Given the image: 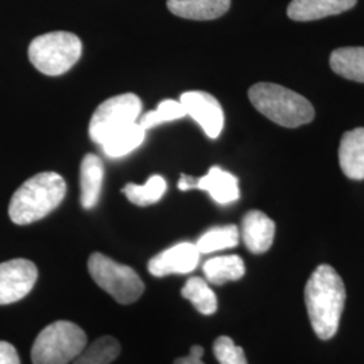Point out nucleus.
Instances as JSON below:
<instances>
[{
    "label": "nucleus",
    "mask_w": 364,
    "mask_h": 364,
    "mask_svg": "<svg viewBox=\"0 0 364 364\" xmlns=\"http://www.w3.org/2000/svg\"><path fill=\"white\" fill-rule=\"evenodd\" d=\"M239 230L236 225H224L210 228L203 235L196 246L200 254H210L227 248H234L239 243Z\"/></svg>",
    "instance_id": "nucleus-23"
},
{
    "label": "nucleus",
    "mask_w": 364,
    "mask_h": 364,
    "mask_svg": "<svg viewBox=\"0 0 364 364\" xmlns=\"http://www.w3.org/2000/svg\"><path fill=\"white\" fill-rule=\"evenodd\" d=\"M168 189V183L162 176H151L144 185L127 183L123 188V193L130 203L138 207H147L158 203Z\"/></svg>",
    "instance_id": "nucleus-21"
},
{
    "label": "nucleus",
    "mask_w": 364,
    "mask_h": 364,
    "mask_svg": "<svg viewBox=\"0 0 364 364\" xmlns=\"http://www.w3.org/2000/svg\"><path fill=\"white\" fill-rule=\"evenodd\" d=\"M331 68L341 77L364 82V48H340L331 54Z\"/></svg>",
    "instance_id": "nucleus-18"
},
{
    "label": "nucleus",
    "mask_w": 364,
    "mask_h": 364,
    "mask_svg": "<svg viewBox=\"0 0 364 364\" xmlns=\"http://www.w3.org/2000/svg\"><path fill=\"white\" fill-rule=\"evenodd\" d=\"M195 189L207 192L220 205L235 203L240 197L237 178L218 166L210 168L204 177L196 178Z\"/></svg>",
    "instance_id": "nucleus-14"
},
{
    "label": "nucleus",
    "mask_w": 364,
    "mask_h": 364,
    "mask_svg": "<svg viewBox=\"0 0 364 364\" xmlns=\"http://www.w3.org/2000/svg\"><path fill=\"white\" fill-rule=\"evenodd\" d=\"M38 278L37 266L27 259L0 263V305H9L26 297Z\"/></svg>",
    "instance_id": "nucleus-8"
},
{
    "label": "nucleus",
    "mask_w": 364,
    "mask_h": 364,
    "mask_svg": "<svg viewBox=\"0 0 364 364\" xmlns=\"http://www.w3.org/2000/svg\"><path fill=\"white\" fill-rule=\"evenodd\" d=\"M142 102L134 93L117 95L99 105L90 122V136L99 146L138 122Z\"/></svg>",
    "instance_id": "nucleus-7"
},
{
    "label": "nucleus",
    "mask_w": 364,
    "mask_h": 364,
    "mask_svg": "<svg viewBox=\"0 0 364 364\" xmlns=\"http://www.w3.org/2000/svg\"><path fill=\"white\" fill-rule=\"evenodd\" d=\"M82 54V43L76 34L53 31L31 41L28 58L46 76H60L70 70Z\"/></svg>",
    "instance_id": "nucleus-4"
},
{
    "label": "nucleus",
    "mask_w": 364,
    "mask_h": 364,
    "mask_svg": "<svg viewBox=\"0 0 364 364\" xmlns=\"http://www.w3.org/2000/svg\"><path fill=\"white\" fill-rule=\"evenodd\" d=\"M213 353L220 364H248L246 353L228 336H220L213 343Z\"/></svg>",
    "instance_id": "nucleus-25"
},
{
    "label": "nucleus",
    "mask_w": 364,
    "mask_h": 364,
    "mask_svg": "<svg viewBox=\"0 0 364 364\" xmlns=\"http://www.w3.org/2000/svg\"><path fill=\"white\" fill-rule=\"evenodd\" d=\"M200 255L196 245L182 242L149 260V272L154 277L192 273L200 262Z\"/></svg>",
    "instance_id": "nucleus-10"
},
{
    "label": "nucleus",
    "mask_w": 364,
    "mask_h": 364,
    "mask_svg": "<svg viewBox=\"0 0 364 364\" xmlns=\"http://www.w3.org/2000/svg\"><path fill=\"white\" fill-rule=\"evenodd\" d=\"M185 114L195 120L209 138L216 139L224 127V111L219 100L207 92L191 91L180 97Z\"/></svg>",
    "instance_id": "nucleus-9"
},
{
    "label": "nucleus",
    "mask_w": 364,
    "mask_h": 364,
    "mask_svg": "<svg viewBox=\"0 0 364 364\" xmlns=\"http://www.w3.org/2000/svg\"><path fill=\"white\" fill-rule=\"evenodd\" d=\"M87 347L85 332L70 321H55L41 331L31 348L33 364H70Z\"/></svg>",
    "instance_id": "nucleus-5"
},
{
    "label": "nucleus",
    "mask_w": 364,
    "mask_h": 364,
    "mask_svg": "<svg viewBox=\"0 0 364 364\" xmlns=\"http://www.w3.org/2000/svg\"><path fill=\"white\" fill-rule=\"evenodd\" d=\"M341 171L351 180H364V129L347 131L338 147Z\"/></svg>",
    "instance_id": "nucleus-13"
},
{
    "label": "nucleus",
    "mask_w": 364,
    "mask_h": 364,
    "mask_svg": "<svg viewBox=\"0 0 364 364\" xmlns=\"http://www.w3.org/2000/svg\"><path fill=\"white\" fill-rule=\"evenodd\" d=\"M146 138V131L142 126L136 122L126 130L120 131L107 139L105 144H102V149L109 158H120L127 156L135 149H138L144 144Z\"/></svg>",
    "instance_id": "nucleus-20"
},
{
    "label": "nucleus",
    "mask_w": 364,
    "mask_h": 364,
    "mask_svg": "<svg viewBox=\"0 0 364 364\" xmlns=\"http://www.w3.org/2000/svg\"><path fill=\"white\" fill-rule=\"evenodd\" d=\"M183 117H186V114H185V109L181 103L177 100L168 99V100L161 102L154 111H149L147 114H144L138 123L142 126L144 131H147L161 123L173 122V120H177Z\"/></svg>",
    "instance_id": "nucleus-24"
},
{
    "label": "nucleus",
    "mask_w": 364,
    "mask_h": 364,
    "mask_svg": "<svg viewBox=\"0 0 364 364\" xmlns=\"http://www.w3.org/2000/svg\"><path fill=\"white\" fill-rule=\"evenodd\" d=\"M120 353V343L112 336H103L87 346L73 364H111Z\"/></svg>",
    "instance_id": "nucleus-22"
},
{
    "label": "nucleus",
    "mask_w": 364,
    "mask_h": 364,
    "mask_svg": "<svg viewBox=\"0 0 364 364\" xmlns=\"http://www.w3.org/2000/svg\"><path fill=\"white\" fill-rule=\"evenodd\" d=\"M105 181V164L95 154L84 156L80 166L81 205L85 209L95 208L100 200Z\"/></svg>",
    "instance_id": "nucleus-15"
},
{
    "label": "nucleus",
    "mask_w": 364,
    "mask_h": 364,
    "mask_svg": "<svg viewBox=\"0 0 364 364\" xmlns=\"http://www.w3.org/2000/svg\"><path fill=\"white\" fill-rule=\"evenodd\" d=\"M196 178L195 177H191V176H186V174H182L181 180L178 182V188L181 191H189V189H195Z\"/></svg>",
    "instance_id": "nucleus-28"
},
{
    "label": "nucleus",
    "mask_w": 364,
    "mask_h": 364,
    "mask_svg": "<svg viewBox=\"0 0 364 364\" xmlns=\"http://www.w3.org/2000/svg\"><path fill=\"white\" fill-rule=\"evenodd\" d=\"M305 304L316 335L321 340L333 338L346 304V287L332 266L321 264L313 272L305 287Z\"/></svg>",
    "instance_id": "nucleus-1"
},
{
    "label": "nucleus",
    "mask_w": 364,
    "mask_h": 364,
    "mask_svg": "<svg viewBox=\"0 0 364 364\" xmlns=\"http://www.w3.org/2000/svg\"><path fill=\"white\" fill-rule=\"evenodd\" d=\"M248 99L262 115L282 127L296 129L314 119L308 99L278 84L258 82L250 88Z\"/></svg>",
    "instance_id": "nucleus-3"
},
{
    "label": "nucleus",
    "mask_w": 364,
    "mask_h": 364,
    "mask_svg": "<svg viewBox=\"0 0 364 364\" xmlns=\"http://www.w3.org/2000/svg\"><path fill=\"white\" fill-rule=\"evenodd\" d=\"M0 364H21L15 347L7 341H0Z\"/></svg>",
    "instance_id": "nucleus-26"
},
{
    "label": "nucleus",
    "mask_w": 364,
    "mask_h": 364,
    "mask_svg": "<svg viewBox=\"0 0 364 364\" xmlns=\"http://www.w3.org/2000/svg\"><path fill=\"white\" fill-rule=\"evenodd\" d=\"M183 299L193 304L197 312L210 316L218 309V299L208 285V281L200 277H192L186 281L181 290Z\"/></svg>",
    "instance_id": "nucleus-19"
},
{
    "label": "nucleus",
    "mask_w": 364,
    "mask_h": 364,
    "mask_svg": "<svg viewBox=\"0 0 364 364\" xmlns=\"http://www.w3.org/2000/svg\"><path fill=\"white\" fill-rule=\"evenodd\" d=\"M92 279L119 304L130 305L144 294L141 277L130 266L120 264L105 254L95 252L88 260Z\"/></svg>",
    "instance_id": "nucleus-6"
},
{
    "label": "nucleus",
    "mask_w": 364,
    "mask_h": 364,
    "mask_svg": "<svg viewBox=\"0 0 364 364\" xmlns=\"http://www.w3.org/2000/svg\"><path fill=\"white\" fill-rule=\"evenodd\" d=\"M203 272L208 284L220 287L227 282L239 281L246 274V266L237 255H224L207 260Z\"/></svg>",
    "instance_id": "nucleus-17"
},
{
    "label": "nucleus",
    "mask_w": 364,
    "mask_h": 364,
    "mask_svg": "<svg viewBox=\"0 0 364 364\" xmlns=\"http://www.w3.org/2000/svg\"><path fill=\"white\" fill-rule=\"evenodd\" d=\"M274 221L260 210H250L242 221V237L252 254H263L273 246Z\"/></svg>",
    "instance_id": "nucleus-11"
},
{
    "label": "nucleus",
    "mask_w": 364,
    "mask_h": 364,
    "mask_svg": "<svg viewBox=\"0 0 364 364\" xmlns=\"http://www.w3.org/2000/svg\"><path fill=\"white\" fill-rule=\"evenodd\" d=\"M203 355H204V348L201 346H193L188 356L176 359L173 364H205L203 362Z\"/></svg>",
    "instance_id": "nucleus-27"
},
{
    "label": "nucleus",
    "mask_w": 364,
    "mask_h": 364,
    "mask_svg": "<svg viewBox=\"0 0 364 364\" xmlns=\"http://www.w3.org/2000/svg\"><path fill=\"white\" fill-rule=\"evenodd\" d=\"M231 0H168L170 13L192 21H212L230 10Z\"/></svg>",
    "instance_id": "nucleus-16"
},
{
    "label": "nucleus",
    "mask_w": 364,
    "mask_h": 364,
    "mask_svg": "<svg viewBox=\"0 0 364 364\" xmlns=\"http://www.w3.org/2000/svg\"><path fill=\"white\" fill-rule=\"evenodd\" d=\"M358 0H291L287 16L297 22H311L331 15L346 13L355 7Z\"/></svg>",
    "instance_id": "nucleus-12"
},
{
    "label": "nucleus",
    "mask_w": 364,
    "mask_h": 364,
    "mask_svg": "<svg viewBox=\"0 0 364 364\" xmlns=\"http://www.w3.org/2000/svg\"><path fill=\"white\" fill-rule=\"evenodd\" d=\"M65 195L66 183L60 174H36L14 193L9 207L10 219L18 225L41 220L63 203Z\"/></svg>",
    "instance_id": "nucleus-2"
}]
</instances>
